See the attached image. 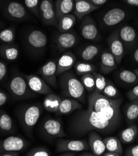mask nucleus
<instances>
[{
	"label": "nucleus",
	"mask_w": 138,
	"mask_h": 156,
	"mask_svg": "<svg viewBox=\"0 0 138 156\" xmlns=\"http://www.w3.org/2000/svg\"><path fill=\"white\" fill-rule=\"evenodd\" d=\"M122 102L121 98L111 99L95 90L88 97L86 110L77 112L72 118L70 130L76 136L91 131L111 133L120 124Z\"/></svg>",
	"instance_id": "nucleus-1"
},
{
	"label": "nucleus",
	"mask_w": 138,
	"mask_h": 156,
	"mask_svg": "<svg viewBox=\"0 0 138 156\" xmlns=\"http://www.w3.org/2000/svg\"><path fill=\"white\" fill-rule=\"evenodd\" d=\"M59 86L65 96L81 101L85 100V88L72 72L67 71L60 75Z\"/></svg>",
	"instance_id": "nucleus-2"
},
{
	"label": "nucleus",
	"mask_w": 138,
	"mask_h": 156,
	"mask_svg": "<svg viewBox=\"0 0 138 156\" xmlns=\"http://www.w3.org/2000/svg\"><path fill=\"white\" fill-rule=\"evenodd\" d=\"M41 115V108L39 106L33 105L27 107L23 112L21 123L23 131L28 136H31L34 126L37 122Z\"/></svg>",
	"instance_id": "nucleus-3"
},
{
	"label": "nucleus",
	"mask_w": 138,
	"mask_h": 156,
	"mask_svg": "<svg viewBox=\"0 0 138 156\" xmlns=\"http://www.w3.org/2000/svg\"><path fill=\"white\" fill-rule=\"evenodd\" d=\"M39 17L44 25L57 26L56 10L53 0H42L39 5Z\"/></svg>",
	"instance_id": "nucleus-4"
},
{
	"label": "nucleus",
	"mask_w": 138,
	"mask_h": 156,
	"mask_svg": "<svg viewBox=\"0 0 138 156\" xmlns=\"http://www.w3.org/2000/svg\"><path fill=\"white\" fill-rule=\"evenodd\" d=\"M8 89L12 97L16 98H25L30 92L27 82L24 76L17 75L11 79Z\"/></svg>",
	"instance_id": "nucleus-5"
},
{
	"label": "nucleus",
	"mask_w": 138,
	"mask_h": 156,
	"mask_svg": "<svg viewBox=\"0 0 138 156\" xmlns=\"http://www.w3.org/2000/svg\"><path fill=\"white\" fill-rule=\"evenodd\" d=\"M90 149L88 143L85 139L69 140L60 139L57 141L56 150L57 152L66 151L80 152Z\"/></svg>",
	"instance_id": "nucleus-6"
},
{
	"label": "nucleus",
	"mask_w": 138,
	"mask_h": 156,
	"mask_svg": "<svg viewBox=\"0 0 138 156\" xmlns=\"http://www.w3.org/2000/svg\"><path fill=\"white\" fill-rule=\"evenodd\" d=\"M28 146L29 143L23 138L11 136L0 142V154L6 151H23Z\"/></svg>",
	"instance_id": "nucleus-7"
},
{
	"label": "nucleus",
	"mask_w": 138,
	"mask_h": 156,
	"mask_svg": "<svg viewBox=\"0 0 138 156\" xmlns=\"http://www.w3.org/2000/svg\"><path fill=\"white\" fill-rule=\"evenodd\" d=\"M56 71L57 61L49 60L39 69L38 73L49 86L56 89L58 88Z\"/></svg>",
	"instance_id": "nucleus-8"
},
{
	"label": "nucleus",
	"mask_w": 138,
	"mask_h": 156,
	"mask_svg": "<svg viewBox=\"0 0 138 156\" xmlns=\"http://www.w3.org/2000/svg\"><path fill=\"white\" fill-rule=\"evenodd\" d=\"M29 88L32 91L39 94L48 95L52 93L50 86L42 78L35 75H24Z\"/></svg>",
	"instance_id": "nucleus-9"
},
{
	"label": "nucleus",
	"mask_w": 138,
	"mask_h": 156,
	"mask_svg": "<svg viewBox=\"0 0 138 156\" xmlns=\"http://www.w3.org/2000/svg\"><path fill=\"white\" fill-rule=\"evenodd\" d=\"M110 52L114 56L118 65L120 64L125 55V49L118 31H114L107 39Z\"/></svg>",
	"instance_id": "nucleus-10"
},
{
	"label": "nucleus",
	"mask_w": 138,
	"mask_h": 156,
	"mask_svg": "<svg viewBox=\"0 0 138 156\" xmlns=\"http://www.w3.org/2000/svg\"><path fill=\"white\" fill-rule=\"evenodd\" d=\"M82 20L80 25L82 36L86 40H96L98 37V30L95 21L88 16H86Z\"/></svg>",
	"instance_id": "nucleus-11"
},
{
	"label": "nucleus",
	"mask_w": 138,
	"mask_h": 156,
	"mask_svg": "<svg viewBox=\"0 0 138 156\" xmlns=\"http://www.w3.org/2000/svg\"><path fill=\"white\" fill-rule=\"evenodd\" d=\"M5 11L8 16L14 21H21L28 18V14L25 7L16 2L8 3Z\"/></svg>",
	"instance_id": "nucleus-12"
},
{
	"label": "nucleus",
	"mask_w": 138,
	"mask_h": 156,
	"mask_svg": "<svg viewBox=\"0 0 138 156\" xmlns=\"http://www.w3.org/2000/svg\"><path fill=\"white\" fill-rule=\"evenodd\" d=\"M43 131L45 134L51 137L62 138L66 136L61 122L55 119H49L43 125Z\"/></svg>",
	"instance_id": "nucleus-13"
},
{
	"label": "nucleus",
	"mask_w": 138,
	"mask_h": 156,
	"mask_svg": "<svg viewBox=\"0 0 138 156\" xmlns=\"http://www.w3.org/2000/svg\"><path fill=\"white\" fill-rule=\"evenodd\" d=\"M57 48L60 51H64L71 49L78 42L76 35L73 32L61 33L58 34L55 40Z\"/></svg>",
	"instance_id": "nucleus-14"
},
{
	"label": "nucleus",
	"mask_w": 138,
	"mask_h": 156,
	"mask_svg": "<svg viewBox=\"0 0 138 156\" xmlns=\"http://www.w3.org/2000/svg\"><path fill=\"white\" fill-rule=\"evenodd\" d=\"M76 60V56L71 51L64 52L57 61V76L70 70L75 66Z\"/></svg>",
	"instance_id": "nucleus-15"
},
{
	"label": "nucleus",
	"mask_w": 138,
	"mask_h": 156,
	"mask_svg": "<svg viewBox=\"0 0 138 156\" xmlns=\"http://www.w3.org/2000/svg\"><path fill=\"white\" fill-rule=\"evenodd\" d=\"M28 45L34 50L43 49L48 42L46 35L40 30H33L27 36Z\"/></svg>",
	"instance_id": "nucleus-16"
},
{
	"label": "nucleus",
	"mask_w": 138,
	"mask_h": 156,
	"mask_svg": "<svg viewBox=\"0 0 138 156\" xmlns=\"http://www.w3.org/2000/svg\"><path fill=\"white\" fill-rule=\"evenodd\" d=\"M88 143L94 155H101L106 150L103 139L95 131L88 133Z\"/></svg>",
	"instance_id": "nucleus-17"
},
{
	"label": "nucleus",
	"mask_w": 138,
	"mask_h": 156,
	"mask_svg": "<svg viewBox=\"0 0 138 156\" xmlns=\"http://www.w3.org/2000/svg\"><path fill=\"white\" fill-rule=\"evenodd\" d=\"M126 16V13L125 10L115 8L105 13L103 17V22L107 26H113L120 23Z\"/></svg>",
	"instance_id": "nucleus-18"
},
{
	"label": "nucleus",
	"mask_w": 138,
	"mask_h": 156,
	"mask_svg": "<svg viewBox=\"0 0 138 156\" xmlns=\"http://www.w3.org/2000/svg\"><path fill=\"white\" fill-rule=\"evenodd\" d=\"M99 8L91 4L87 0H75L74 15L79 20H82L87 15Z\"/></svg>",
	"instance_id": "nucleus-19"
},
{
	"label": "nucleus",
	"mask_w": 138,
	"mask_h": 156,
	"mask_svg": "<svg viewBox=\"0 0 138 156\" xmlns=\"http://www.w3.org/2000/svg\"><path fill=\"white\" fill-rule=\"evenodd\" d=\"M82 108V105L77 100L70 97L61 100L59 108L55 113L59 115H67Z\"/></svg>",
	"instance_id": "nucleus-20"
},
{
	"label": "nucleus",
	"mask_w": 138,
	"mask_h": 156,
	"mask_svg": "<svg viewBox=\"0 0 138 156\" xmlns=\"http://www.w3.org/2000/svg\"><path fill=\"white\" fill-rule=\"evenodd\" d=\"M118 64L110 51H103L101 55L100 70L104 74H108L116 69Z\"/></svg>",
	"instance_id": "nucleus-21"
},
{
	"label": "nucleus",
	"mask_w": 138,
	"mask_h": 156,
	"mask_svg": "<svg viewBox=\"0 0 138 156\" xmlns=\"http://www.w3.org/2000/svg\"><path fill=\"white\" fill-rule=\"evenodd\" d=\"M57 21L63 16L70 14L74 10L75 0H56L55 3Z\"/></svg>",
	"instance_id": "nucleus-22"
},
{
	"label": "nucleus",
	"mask_w": 138,
	"mask_h": 156,
	"mask_svg": "<svg viewBox=\"0 0 138 156\" xmlns=\"http://www.w3.org/2000/svg\"><path fill=\"white\" fill-rule=\"evenodd\" d=\"M76 18L74 14H68L63 16L57 21V27L60 33H66L70 31L75 26Z\"/></svg>",
	"instance_id": "nucleus-23"
},
{
	"label": "nucleus",
	"mask_w": 138,
	"mask_h": 156,
	"mask_svg": "<svg viewBox=\"0 0 138 156\" xmlns=\"http://www.w3.org/2000/svg\"><path fill=\"white\" fill-rule=\"evenodd\" d=\"M62 99L54 93H49L46 95L43 100V106L46 111L51 113H55L59 108Z\"/></svg>",
	"instance_id": "nucleus-24"
},
{
	"label": "nucleus",
	"mask_w": 138,
	"mask_h": 156,
	"mask_svg": "<svg viewBox=\"0 0 138 156\" xmlns=\"http://www.w3.org/2000/svg\"><path fill=\"white\" fill-rule=\"evenodd\" d=\"M14 125L11 116L4 111L0 112V131L5 134L14 132Z\"/></svg>",
	"instance_id": "nucleus-25"
},
{
	"label": "nucleus",
	"mask_w": 138,
	"mask_h": 156,
	"mask_svg": "<svg viewBox=\"0 0 138 156\" xmlns=\"http://www.w3.org/2000/svg\"><path fill=\"white\" fill-rule=\"evenodd\" d=\"M137 135V126L136 124H133L128 128L122 130L120 134V141L123 144H129L133 143Z\"/></svg>",
	"instance_id": "nucleus-26"
},
{
	"label": "nucleus",
	"mask_w": 138,
	"mask_h": 156,
	"mask_svg": "<svg viewBox=\"0 0 138 156\" xmlns=\"http://www.w3.org/2000/svg\"><path fill=\"white\" fill-rule=\"evenodd\" d=\"M103 141L105 144L106 149L108 151L116 152L120 155L123 154L121 142L116 137H107L103 139Z\"/></svg>",
	"instance_id": "nucleus-27"
},
{
	"label": "nucleus",
	"mask_w": 138,
	"mask_h": 156,
	"mask_svg": "<svg viewBox=\"0 0 138 156\" xmlns=\"http://www.w3.org/2000/svg\"><path fill=\"white\" fill-rule=\"evenodd\" d=\"M0 54L6 60L12 61L18 57L19 50L15 45L6 44L0 48Z\"/></svg>",
	"instance_id": "nucleus-28"
},
{
	"label": "nucleus",
	"mask_w": 138,
	"mask_h": 156,
	"mask_svg": "<svg viewBox=\"0 0 138 156\" xmlns=\"http://www.w3.org/2000/svg\"><path fill=\"white\" fill-rule=\"evenodd\" d=\"M119 36L122 41L126 44H131L135 41L136 33L135 29L129 26H125L119 30Z\"/></svg>",
	"instance_id": "nucleus-29"
},
{
	"label": "nucleus",
	"mask_w": 138,
	"mask_h": 156,
	"mask_svg": "<svg viewBox=\"0 0 138 156\" xmlns=\"http://www.w3.org/2000/svg\"><path fill=\"white\" fill-rule=\"evenodd\" d=\"M96 67L94 64L86 62H77L75 64V71L77 75H83L86 73L95 72Z\"/></svg>",
	"instance_id": "nucleus-30"
},
{
	"label": "nucleus",
	"mask_w": 138,
	"mask_h": 156,
	"mask_svg": "<svg viewBox=\"0 0 138 156\" xmlns=\"http://www.w3.org/2000/svg\"><path fill=\"white\" fill-rule=\"evenodd\" d=\"M98 52L99 48L98 46L95 45H89L81 51L80 56L83 60L88 62L94 59Z\"/></svg>",
	"instance_id": "nucleus-31"
},
{
	"label": "nucleus",
	"mask_w": 138,
	"mask_h": 156,
	"mask_svg": "<svg viewBox=\"0 0 138 156\" xmlns=\"http://www.w3.org/2000/svg\"><path fill=\"white\" fill-rule=\"evenodd\" d=\"M102 93L106 97L111 99H117L119 97L118 89L110 80H106V83Z\"/></svg>",
	"instance_id": "nucleus-32"
},
{
	"label": "nucleus",
	"mask_w": 138,
	"mask_h": 156,
	"mask_svg": "<svg viewBox=\"0 0 138 156\" xmlns=\"http://www.w3.org/2000/svg\"><path fill=\"white\" fill-rule=\"evenodd\" d=\"M81 82L85 89L89 92H92L95 90V80L92 73H86L82 76Z\"/></svg>",
	"instance_id": "nucleus-33"
},
{
	"label": "nucleus",
	"mask_w": 138,
	"mask_h": 156,
	"mask_svg": "<svg viewBox=\"0 0 138 156\" xmlns=\"http://www.w3.org/2000/svg\"><path fill=\"white\" fill-rule=\"evenodd\" d=\"M15 30L13 27H8L0 32V41L6 44H12L15 40Z\"/></svg>",
	"instance_id": "nucleus-34"
},
{
	"label": "nucleus",
	"mask_w": 138,
	"mask_h": 156,
	"mask_svg": "<svg viewBox=\"0 0 138 156\" xmlns=\"http://www.w3.org/2000/svg\"><path fill=\"white\" fill-rule=\"evenodd\" d=\"M119 78L122 82L128 84H132L138 82V76L136 73L128 70L121 71L119 73Z\"/></svg>",
	"instance_id": "nucleus-35"
},
{
	"label": "nucleus",
	"mask_w": 138,
	"mask_h": 156,
	"mask_svg": "<svg viewBox=\"0 0 138 156\" xmlns=\"http://www.w3.org/2000/svg\"><path fill=\"white\" fill-rule=\"evenodd\" d=\"M126 116L129 121H134L138 118V101H133L128 107L126 112Z\"/></svg>",
	"instance_id": "nucleus-36"
},
{
	"label": "nucleus",
	"mask_w": 138,
	"mask_h": 156,
	"mask_svg": "<svg viewBox=\"0 0 138 156\" xmlns=\"http://www.w3.org/2000/svg\"><path fill=\"white\" fill-rule=\"evenodd\" d=\"M40 0H24V4L27 9L36 16H39Z\"/></svg>",
	"instance_id": "nucleus-37"
},
{
	"label": "nucleus",
	"mask_w": 138,
	"mask_h": 156,
	"mask_svg": "<svg viewBox=\"0 0 138 156\" xmlns=\"http://www.w3.org/2000/svg\"><path fill=\"white\" fill-rule=\"evenodd\" d=\"M92 73L94 75L95 80V90L102 93L106 83L105 77L101 73L96 72H94Z\"/></svg>",
	"instance_id": "nucleus-38"
},
{
	"label": "nucleus",
	"mask_w": 138,
	"mask_h": 156,
	"mask_svg": "<svg viewBox=\"0 0 138 156\" xmlns=\"http://www.w3.org/2000/svg\"><path fill=\"white\" fill-rule=\"evenodd\" d=\"M27 156H50V151L44 147H36L30 149L26 154Z\"/></svg>",
	"instance_id": "nucleus-39"
},
{
	"label": "nucleus",
	"mask_w": 138,
	"mask_h": 156,
	"mask_svg": "<svg viewBox=\"0 0 138 156\" xmlns=\"http://www.w3.org/2000/svg\"><path fill=\"white\" fill-rule=\"evenodd\" d=\"M128 98L131 101H135L138 99V85L134 87L127 93Z\"/></svg>",
	"instance_id": "nucleus-40"
},
{
	"label": "nucleus",
	"mask_w": 138,
	"mask_h": 156,
	"mask_svg": "<svg viewBox=\"0 0 138 156\" xmlns=\"http://www.w3.org/2000/svg\"><path fill=\"white\" fill-rule=\"evenodd\" d=\"M8 72L7 66L5 62L0 60V82L6 76Z\"/></svg>",
	"instance_id": "nucleus-41"
},
{
	"label": "nucleus",
	"mask_w": 138,
	"mask_h": 156,
	"mask_svg": "<svg viewBox=\"0 0 138 156\" xmlns=\"http://www.w3.org/2000/svg\"><path fill=\"white\" fill-rule=\"evenodd\" d=\"M126 155L138 156V144L128 149L126 152Z\"/></svg>",
	"instance_id": "nucleus-42"
},
{
	"label": "nucleus",
	"mask_w": 138,
	"mask_h": 156,
	"mask_svg": "<svg viewBox=\"0 0 138 156\" xmlns=\"http://www.w3.org/2000/svg\"><path fill=\"white\" fill-rule=\"evenodd\" d=\"M8 101V96L6 93L0 90V107L4 105Z\"/></svg>",
	"instance_id": "nucleus-43"
},
{
	"label": "nucleus",
	"mask_w": 138,
	"mask_h": 156,
	"mask_svg": "<svg viewBox=\"0 0 138 156\" xmlns=\"http://www.w3.org/2000/svg\"><path fill=\"white\" fill-rule=\"evenodd\" d=\"M87 1L92 5L100 7L101 5H104L108 2V0H87Z\"/></svg>",
	"instance_id": "nucleus-44"
},
{
	"label": "nucleus",
	"mask_w": 138,
	"mask_h": 156,
	"mask_svg": "<svg viewBox=\"0 0 138 156\" xmlns=\"http://www.w3.org/2000/svg\"><path fill=\"white\" fill-rule=\"evenodd\" d=\"M19 152L18 151H6L0 154V156H19Z\"/></svg>",
	"instance_id": "nucleus-45"
},
{
	"label": "nucleus",
	"mask_w": 138,
	"mask_h": 156,
	"mask_svg": "<svg viewBox=\"0 0 138 156\" xmlns=\"http://www.w3.org/2000/svg\"><path fill=\"white\" fill-rule=\"evenodd\" d=\"M122 1L128 5L138 7V0H122Z\"/></svg>",
	"instance_id": "nucleus-46"
},
{
	"label": "nucleus",
	"mask_w": 138,
	"mask_h": 156,
	"mask_svg": "<svg viewBox=\"0 0 138 156\" xmlns=\"http://www.w3.org/2000/svg\"><path fill=\"white\" fill-rule=\"evenodd\" d=\"M103 156H119L120 155L116 152H111V151H108L107 152H104L103 154Z\"/></svg>",
	"instance_id": "nucleus-47"
},
{
	"label": "nucleus",
	"mask_w": 138,
	"mask_h": 156,
	"mask_svg": "<svg viewBox=\"0 0 138 156\" xmlns=\"http://www.w3.org/2000/svg\"><path fill=\"white\" fill-rule=\"evenodd\" d=\"M76 153L75 152H72V151H66V152H64V153L60 154V155H70V156H73V155H75Z\"/></svg>",
	"instance_id": "nucleus-48"
},
{
	"label": "nucleus",
	"mask_w": 138,
	"mask_h": 156,
	"mask_svg": "<svg viewBox=\"0 0 138 156\" xmlns=\"http://www.w3.org/2000/svg\"><path fill=\"white\" fill-rule=\"evenodd\" d=\"M134 58L137 63H138V49H137L134 53Z\"/></svg>",
	"instance_id": "nucleus-49"
},
{
	"label": "nucleus",
	"mask_w": 138,
	"mask_h": 156,
	"mask_svg": "<svg viewBox=\"0 0 138 156\" xmlns=\"http://www.w3.org/2000/svg\"><path fill=\"white\" fill-rule=\"evenodd\" d=\"M134 72L136 73V75L138 76V69L134 70Z\"/></svg>",
	"instance_id": "nucleus-50"
},
{
	"label": "nucleus",
	"mask_w": 138,
	"mask_h": 156,
	"mask_svg": "<svg viewBox=\"0 0 138 156\" xmlns=\"http://www.w3.org/2000/svg\"><path fill=\"white\" fill-rule=\"evenodd\" d=\"M137 137V140H138V133H137V137Z\"/></svg>",
	"instance_id": "nucleus-51"
},
{
	"label": "nucleus",
	"mask_w": 138,
	"mask_h": 156,
	"mask_svg": "<svg viewBox=\"0 0 138 156\" xmlns=\"http://www.w3.org/2000/svg\"><path fill=\"white\" fill-rule=\"evenodd\" d=\"M1 25H2V23H0V26H1Z\"/></svg>",
	"instance_id": "nucleus-52"
},
{
	"label": "nucleus",
	"mask_w": 138,
	"mask_h": 156,
	"mask_svg": "<svg viewBox=\"0 0 138 156\" xmlns=\"http://www.w3.org/2000/svg\"><path fill=\"white\" fill-rule=\"evenodd\" d=\"M137 101H138V99H137Z\"/></svg>",
	"instance_id": "nucleus-53"
},
{
	"label": "nucleus",
	"mask_w": 138,
	"mask_h": 156,
	"mask_svg": "<svg viewBox=\"0 0 138 156\" xmlns=\"http://www.w3.org/2000/svg\"><path fill=\"white\" fill-rule=\"evenodd\" d=\"M0 23H1V21H0Z\"/></svg>",
	"instance_id": "nucleus-54"
},
{
	"label": "nucleus",
	"mask_w": 138,
	"mask_h": 156,
	"mask_svg": "<svg viewBox=\"0 0 138 156\" xmlns=\"http://www.w3.org/2000/svg\"><path fill=\"white\" fill-rule=\"evenodd\" d=\"M137 122H138V120H137Z\"/></svg>",
	"instance_id": "nucleus-55"
}]
</instances>
